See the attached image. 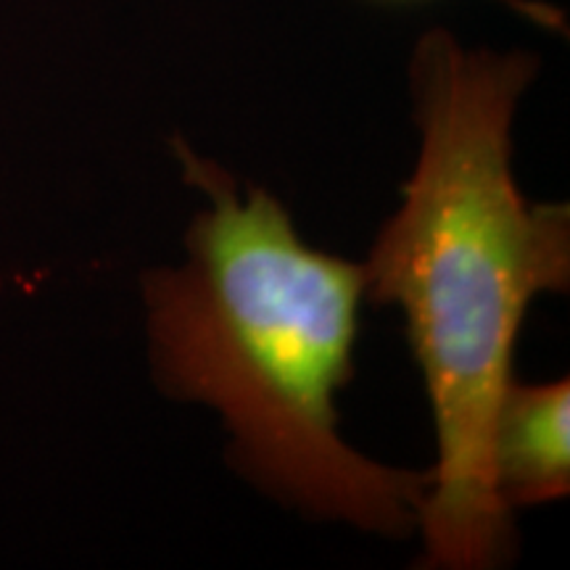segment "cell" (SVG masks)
I'll use <instances>...</instances> for the list:
<instances>
[{"label":"cell","mask_w":570,"mask_h":570,"mask_svg":"<svg viewBox=\"0 0 570 570\" xmlns=\"http://www.w3.org/2000/svg\"><path fill=\"white\" fill-rule=\"evenodd\" d=\"M537 69L529 53L465 48L446 30L420 38V159L365 265L367 298L404 312L436 423L417 512L428 568L481 570L510 554L491 433L525 309L570 283L568 204L529 202L510 167L512 117Z\"/></svg>","instance_id":"6da1fadb"},{"label":"cell","mask_w":570,"mask_h":570,"mask_svg":"<svg viewBox=\"0 0 570 570\" xmlns=\"http://www.w3.org/2000/svg\"><path fill=\"white\" fill-rule=\"evenodd\" d=\"M177 156L209 209L185 265L142 283L161 389L217 410L238 470L267 494L386 537L415 529L431 473L377 465L338 433L365 267L306 246L267 190L240 198L217 164L183 142Z\"/></svg>","instance_id":"7a4b0ae2"},{"label":"cell","mask_w":570,"mask_h":570,"mask_svg":"<svg viewBox=\"0 0 570 570\" xmlns=\"http://www.w3.org/2000/svg\"><path fill=\"white\" fill-rule=\"evenodd\" d=\"M568 381L523 386L512 381L491 433V475L502 504L529 508L570 489Z\"/></svg>","instance_id":"3957f363"}]
</instances>
